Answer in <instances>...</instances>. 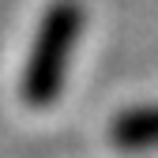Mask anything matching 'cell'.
<instances>
[{
  "mask_svg": "<svg viewBox=\"0 0 158 158\" xmlns=\"http://www.w3.org/2000/svg\"><path fill=\"white\" fill-rule=\"evenodd\" d=\"M83 30V4L79 0H53L42 15V27L34 34V45L23 68V98L27 106L45 109L64 87L72 53Z\"/></svg>",
  "mask_w": 158,
  "mask_h": 158,
  "instance_id": "obj_1",
  "label": "cell"
},
{
  "mask_svg": "<svg viewBox=\"0 0 158 158\" xmlns=\"http://www.w3.org/2000/svg\"><path fill=\"white\" fill-rule=\"evenodd\" d=\"M113 143L121 151H147L158 147V106L121 113L113 121Z\"/></svg>",
  "mask_w": 158,
  "mask_h": 158,
  "instance_id": "obj_2",
  "label": "cell"
}]
</instances>
